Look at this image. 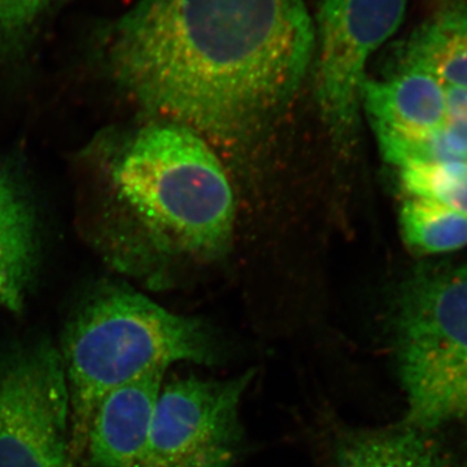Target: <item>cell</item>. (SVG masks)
<instances>
[{
    "instance_id": "30bf717a",
    "label": "cell",
    "mask_w": 467,
    "mask_h": 467,
    "mask_svg": "<svg viewBox=\"0 0 467 467\" xmlns=\"http://www.w3.org/2000/svg\"><path fill=\"white\" fill-rule=\"evenodd\" d=\"M38 225L20 181L0 167V309L20 313L38 261Z\"/></svg>"
},
{
    "instance_id": "ba28073f",
    "label": "cell",
    "mask_w": 467,
    "mask_h": 467,
    "mask_svg": "<svg viewBox=\"0 0 467 467\" xmlns=\"http://www.w3.org/2000/svg\"><path fill=\"white\" fill-rule=\"evenodd\" d=\"M164 371L109 392L92 418L85 467H146L153 409Z\"/></svg>"
},
{
    "instance_id": "9c48e42d",
    "label": "cell",
    "mask_w": 467,
    "mask_h": 467,
    "mask_svg": "<svg viewBox=\"0 0 467 467\" xmlns=\"http://www.w3.org/2000/svg\"><path fill=\"white\" fill-rule=\"evenodd\" d=\"M383 78L365 79L361 107L376 135L422 137L445 122L444 85L420 67L392 61Z\"/></svg>"
},
{
    "instance_id": "4fadbf2b",
    "label": "cell",
    "mask_w": 467,
    "mask_h": 467,
    "mask_svg": "<svg viewBox=\"0 0 467 467\" xmlns=\"http://www.w3.org/2000/svg\"><path fill=\"white\" fill-rule=\"evenodd\" d=\"M400 229L409 250L420 256L448 254L467 245L466 214L427 199H405Z\"/></svg>"
},
{
    "instance_id": "5b68a950",
    "label": "cell",
    "mask_w": 467,
    "mask_h": 467,
    "mask_svg": "<svg viewBox=\"0 0 467 467\" xmlns=\"http://www.w3.org/2000/svg\"><path fill=\"white\" fill-rule=\"evenodd\" d=\"M0 467H75L66 368L51 343L0 349Z\"/></svg>"
},
{
    "instance_id": "5bb4252c",
    "label": "cell",
    "mask_w": 467,
    "mask_h": 467,
    "mask_svg": "<svg viewBox=\"0 0 467 467\" xmlns=\"http://www.w3.org/2000/svg\"><path fill=\"white\" fill-rule=\"evenodd\" d=\"M399 175L408 198L427 199L467 216V161L411 165Z\"/></svg>"
},
{
    "instance_id": "8992f818",
    "label": "cell",
    "mask_w": 467,
    "mask_h": 467,
    "mask_svg": "<svg viewBox=\"0 0 467 467\" xmlns=\"http://www.w3.org/2000/svg\"><path fill=\"white\" fill-rule=\"evenodd\" d=\"M408 0H321L315 23L316 99L334 142L355 144L374 52L398 32Z\"/></svg>"
},
{
    "instance_id": "9a60e30c",
    "label": "cell",
    "mask_w": 467,
    "mask_h": 467,
    "mask_svg": "<svg viewBox=\"0 0 467 467\" xmlns=\"http://www.w3.org/2000/svg\"><path fill=\"white\" fill-rule=\"evenodd\" d=\"M57 0H0V54L20 51Z\"/></svg>"
},
{
    "instance_id": "3957f363",
    "label": "cell",
    "mask_w": 467,
    "mask_h": 467,
    "mask_svg": "<svg viewBox=\"0 0 467 467\" xmlns=\"http://www.w3.org/2000/svg\"><path fill=\"white\" fill-rule=\"evenodd\" d=\"M109 182L119 202L168 250L216 257L229 247L235 202L207 140L187 126H146L116 150Z\"/></svg>"
},
{
    "instance_id": "2e32d148",
    "label": "cell",
    "mask_w": 467,
    "mask_h": 467,
    "mask_svg": "<svg viewBox=\"0 0 467 467\" xmlns=\"http://www.w3.org/2000/svg\"><path fill=\"white\" fill-rule=\"evenodd\" d=\"M445 119L467 122V88L460 86H444Z\"/></svg>"
},
{
    "instance_id": "6da1fadb",
    "label": "cell",
    "mask_w": 467,
    "mask_h": 467,
    "mask_svg": "<svg viewBox=\"0 0 467 467\" xmlns=\"http://www.w3.org/2000/svg\"><path fill=\"white\" fill-rule=\"evenodd\" d=\"M315 47L306 0H137L98 36L131 100L227 149L290 103Z\"/></svg>"
},
{
    "instance_id": "7c38bea8",
    "label": "cell",
    "mask_w": 467,
    "mask_h": 467,
    "mask_svg": "<svg viewBox=\"0 0 467 467\" xmlns=\"http://www.w3.org/2000/svg\"><path fill=\"white\" fill-rule=\"evenodd\" d=\"M395 52V63L426 70L444 86L467 88V2L442 5Z\"/></svg>"
},
{
    "instance_id": "7a4b0ae2",
    "label": "cell",
    "mask_w": 467,
    "mask_h": 467,
    "mask_svg": "<svg viewBox=\"0 0 467 467\" xmlns=\"http://www.w3.org/2000/svg\"><path fill=\"white\" fill-rule=\"evenodd\" d=\"M70 399V451L85 467L92 418L113 389L177 362L214 365L216 335L196 318L175 315L126 287L98 292L76 313L61 343Z\"/></svg>"
},
{
    "instance_id": "277c9868",
    "label": "cell",
    "mask_w": 467,
    "mask_h": 467,
    "mask_svg": "<svg viewBox=\"0 0 467 467\" xmlns=\"http://www.w3.org/2000/svg\"><path fill=\"white\" fill-rule=\"evenodd\" d=\"M391 333L404 423H467V264L417 267L396 291Z\"/></svg>"
},
{
    "instance_id": "52a82bcc",
    "label": "cell",
    "mask_w": 467,
    "mask_h": 467,
    "mask_svg": "<svg viewBox=\"0 0 467 467\" xmlns=\"http://www.w3.org/2000/svg\"><path fill=\"white\" fill-rule=\"evenodd\" d=\"M180 378L162 384L150 422L146 467H233L243 447L239 408L254 378Z\"/></svg>"
},
{
    "instance_id": "8fae6325",
    "label": "cell",
    "mask_w": 467,
    "mask_h": 467,
    "mask_svg": "<svg viewBox=\"0 0 467 467\" xmlns=\"http://www.w3.org/2000/svg\"><path fill=\"white\" fill-rule=\"evenodd\" d=\"M432 434L404 422L348 430L335 444L334 467H467L466 461Z\"/></svg>"
}]
</instances>
